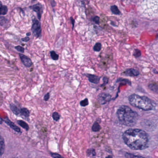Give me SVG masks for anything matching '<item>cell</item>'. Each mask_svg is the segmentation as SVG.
Instances as JSON below:
<instances>
[{
    "instance_id": "1",
    "label": "cell",
    "mask_w": 158,
    "mask_h": 158,
    "mask_svg": "<svg viewBox=\"0 0 158 158\" xmlns=\"http://www.w3.org/2000/svg\"><path fill=\"white\" fill-rule=\"evenodd\" d=\"M124 142L130 148L141 150L148 148V137L147 133L139 129H129L123 135Z\"/></svg>"
},
{
    "instance_id": "2",
    "label": "cell",
    "mask_w": 158,
    "mask_h": 158,
    "mask_svg": "<svg viewBox=\"0 0 158 158\" xmlns=\"http://www.w3.org/2000/svg\"><path fill=\"white\" fill-rule=\"evenodd\" d=\"M117 116L121 124L128 127L135 126L139 119L137 113L127 106L120 107L117 110Z\"/></svg>"
},
{
    "instance_id": "3",
    "label": "cell",
    "mask_w": 158,
    "mask_h": 158,
    "mask_svg": "<svg viewBox=\"0 0 158 158\" xmlns=\"http://www.w3.org/2000/svg\"><path fill=\"white\" fill-rule=\"evenodd\" d=\"M128 100L132 106L143 110H150L155 106L153 102L145 96L133 94L129 96Z\"/></svg>"
},
{
    "instance_id": "4",
    "label": "cell",
    "mask_w": 158,
    "mask_h": 158,
    "mask_svg": "<svg viewBox=\"0 0 158 158\" xmlns=\"http://www.w3.org/2000/svg\"><path fill=\"white\" fill-rule=\"evenodd\" d=\"M32 33L34 36L36 37L37 38L41 37V24L38 20L36 19L33 20V24H32V28H31Z\"/></svg>"
},
{
    "instance_id": "5",
    "label": "cell",
    "mask_w": 158,
    "mask_h": 158,
    "mask_svg": "<svg viewBox=\"0 0 158 158\" xmlns=\"http://www.w3.org/2000/svg\"><path fill=\"white\" fill-rule=\"evenodd\" d=\"M29 8L33 10L36 13L38 19H39V20H40L42 14L43 13V10H44L43 5L41 3H38L35 5L30 6Z\"/></svg>"
},
{
    "instance_id": "6",
    "label": "cell",
    "mask_w": 158,
    "mask_h": 158,
    "mask_svg": "<svg viewBox=\"0 0 158 158\" xmlns=\"http://www.w3.org/2000/svg\"><path fill=\"white\" fill-rule=\"evenodd\" d=\"M111 98L110 94L105 93H101L99 94L98 97V101L99 103L102 105L106 104L110 101Z\"/></svg>"
},
{
    "instance_id": "7",
    "label": "cell",
    "mask_w": 158,
    "mask_h": 158,
    "mask_svg": "<svg viewBox=\"0 0 158 158\" xmlns=\"http://www.w3.org/2000/svg\"><path fill=\"white\" fill-rule=\"evenodd\" d=\"M19 57L21 59V61L27 68H29L33 65V62L29 57L24 55L23 53H20Z\"/></svg>"
},
{
    "instance_id": "8",
    "label": "cell",
    "mask_w": 158,
    "mask_h": 158,
    "mask_svg": "<svg viewBox=\"0 0 158 158\" xmlns=\"http://www.w3.org/2000/svg\"><path fill=\"white\" fill-rule=\"evenodd\" d=\"M3 120H4V123L7 124L13 130H14V131L17 132V133H21V128L19 127L16 125L15 123L11 121L10 119H9V117L7 116L4 119H3Z\"/></svg>"
},
{
    "instance_id": "9",
    "label": "cell",
    "mask_w": 158,
    "mask_h": 158,
    "mask_svg": "<svg viewBox=\"0 0 158 158\" xmlns=\"http://www.w3.org/2000/svg\"><path fill=\"white\" fill-rule=\"evenodd\" d=\"M85 75L87 77L89 81L92 84H98L99 82L100 77L98 76L91 74H85Z\"/></svg>"
},
{
    "instance_id": "10",
    "label": "cell",
    "mask_w": 158,
    "mask_h": 158,
    "mask_svg": "<svg viewBox=\"0 0 158 158\" xmlns=\"http://www.w3.org/2000/svg\"><path fill=\"white\" fill-rule=\"evenodd\" d=\"M10 108L11 111L14 114L18 116L21 115V109H19L15 104L13 103H10Z\"/></svg>"
},
{
    "instance_id": "11",
    "label": "cell",
    "mask_w": 158,
    "mask_h": 158,
    "mask_svg": "<svg viewBox=\"0 0 158 158\" xmlns=\"http://www.w3.org/2000/svg\"><path fill=\"white\" fill-rule=\"evenodd\" d=\"M125 74L131 77H135L139 75V72L138 70L134 69H129L124 72Z\"/></svg>"
},
{
    "instance_id": "12",
    "label": "cell",
    "mask_w": 158,
    "mask_h": 158,
    "mask_svg": "<svg viewBox=\"0 0 158 158\" xmlns=\"http://www.w3.org/2000/svg\"><path fill=\"white\" fill-rule=\"evenodd\" d=\"M5 145L4 139L2 136H1L0 139V156L2 157L5 151Z\"/></svg>"
},
{
    "instance_id": "13",
    "label": "cell",
    "mask_w": 158,
    "mask_h": 158,
    "mask_svg": "<svg viewBox=\"0 0 158 158\" xmlns=\"http://www.w3.org/2000/svg\"><path fill=\"white\" fill-rule=\"evenodd\" d=\"M17 123L21 127H23L25 130H26V131H27L29 130V126L26 122L23 121V120H18L17 121Z\"/></svg>"
},
{
    "instance_id": "14",
    "label": "cell",
    "mask_w": 158,
    "mask_h": 158,
    "mask_svg": "<svg viewBox=\"0 0 158 158\" xmlns=\"http://www.w3.org/2000/svg\"><path fill=\"white\" fill-rule=\"evenodd\" d=\"M21 115L26 118H28L30 116V111L26 108H21Z\"/></svg>"
},
{
    "instance_id": "15",
    "label": "cell",
    "mask_w": 158,
    "mask_h": 158,
    "mask_svg": "<svg viewBox=\"0 0 158 158\" xmlns=\"http://www.w3.org/2000/svg\"><path fill=\"white\" fill-rule=\"evenodd\" d=\"M8 11V7L6 5H3L2 2L0 5V15H5L7 14Z\"/></svg>"
},
{
    "instance_id": "16",
    "label": "cell",
    "mask_w": 158,
    "mask_h": 158,
    "mask_svg": "<svg viewBox=\"0 0 158 158\" xmlns=\"http://www.w3.org/2000/svg\"><path fill=\"white\" fill-rule=\"evenodd\" d=\"M101 129V127L99 124L97 122H95L93 123V125L91 127V130L94 132H98Z\"/></svg>"
},
{
    "instance_id": "17",
    "label": "cell",
    "mask_w": 158,
    "mask_h": 158,
    "mask_svg": "<svg viewBox=\"0 0 158 158\" xmlns=\"http://www.w3.org/2000/svg\"><path fill=\"white\" fill-rule=\"evenodd\" d=\"M86 154L88 157H95L96 155V152L95 149L89 148L87 150Z\"/></svg>"
},
{
    "instance_id": "18",
    "label": "cell",
    "mask_w": 158,
    "mask_h": 158,
    "mask_svg": "<svg viewBox=\"0 0 158 158\" xmlns=\"http://www.w3.org/2000/svg\"><path fill=\"white\" fill-rule=\"evenodd\" d=\"M148 86L151 90L158 94V85L156 84H150Z\"/></svg>"
},
{
    "instance_id": "19",
    "label": "cell",
    "mask_w": 158,
    "mask_h": 158,
    "mask_svg": "<svg viewBox=\"0 0 158 158\" xmlns=\"http://www.w3.org/2000/svg\"><path fill=\"white\" fill-rule=\"evenodd\" d=\"M50 56L53 60H59V55L54 51H51L50 52Z\"/></svg>"
},
{
    "instance_id": "20",
    "label": "cell",
    "mask_w": 158,
    "mask_h": 158,
    "mask_svg": "<svg viewBox=\"0 0 158 158\" xmlns=\"http://www.w3.org/2000/svg\"><path fill=\"white\" fill-rule=\"evenodd\" d=\"M52 119H53L54 121H56V122H58L59 120H60V115L59 113L57 112H54L52 113Z\"/></svg>"
},
{
    "instance_id": "21",
    "label": "cell",
    "mask_w": 158,
    "mask_h": 158,
    "mask_svg": "<svg viewBox=\"0 0 158 158\" xmlns=\"http://www.w3.org/2000/svg\"><path fill=\"white\" fill-rule=\"evenodd\" d=\"M111 10L113 13L115 15H120V12L119 11V9L117 8V6L115 5H113L111 7Z\"/></svg>"
},
{
    "instance_id": "22",
    "label": "cell",
    "mask_w": 158,
    "mask_h": 158,
    "mask_svg": "<svg viewBox=\"0 0 158 158\" xmlns=\"http://www.w3.org/2000/svg\"><path fill=\"white\" fill-rule=\"evenodd\" d=\"M101 48V44L100 43H99V42L96 43V44L94 45V47H93V50H94V51L97 52L100 51Z\"/></svg>"
},
{
    "instance_id": "23",
    "label": "cell",
    "mask_w": 158,
    "mask_h": 158,
    "mask_svg": "<svg viewBox=\"0 0 158 158\" xmlns=\"http://www.w3.org/2000/svg\"><path fill=\"white\" fill-rule=\"evenodd\" d=\"M89 104V102L88 99L87 98H86L85 99L83 100L80 102V106H82V107H85V106H88Z\"/></svg>"
},
{
    "instance_id": "24",
    "label": "cell",
    "mask_w": 158,
    "mask_h": 158,
    "mask_svg": "<svg viewBox=\"0 0 158 158\" xmlns=\"http://www.w3.org/2000/svg\"><path fill=\"white\" fill-rule=\"evenodd\" d=\"M8 22V20L5 17L2 16H1L0 17V23H1V26H3L5 24L7 23Z\"/></svg>"
},
{
    "instance_id": "25",
    "label": "cell",
    "mask_w": 158,
    "mask_h": 158,
    "mask_svg": "<svg viewBox=\"0 0 158 158\" xmlns=\"http://www.w3.org/2000/svg\"><path fill=\"white\" fill-rule=\"evenodd\" d=\"M50 154L51 156L52 157V158H63V157L60 154H59V153H56V152H50Z\"/></svg>"
},
{
    "instance_id": "26",
    "label": "cell",
    "mask_w": 158,
    "mask_h": 158,
    "mask_svg": "<svg viewBox=\"0 0 158 158\" xmlns=\"http://www.w3.org/2000/svg\"><path fill=\"white\" fill-rule=\"evenodd\" d=\"M15 48L19 52H22V53H24L25 52V49L23 47H22L21 46H17L15 47Z\"/></svg>"
},
{
    "instance_id": "27",
    "label": "cell",
    "mask_w": 158,
    "mask_h": 158,
    "mask_svg": "<svg viewBox=\"0 0 158 158\" xmlns=\"http://www.w3.org/2000/svg\"><path fill=\"white\" fill-rule=\"evenodd\" d=\"M140 55H141V52H140V51L138 49L135 50L134 52V55L135 57L138 58V57H139Z\"/></svg>"
},
{
    "instance_id": "28",
    "label": "cell",
    "mask_w": 158,
    "mask_h": 158,
    "mask_svg": "<svg viewBox=\"0 0 158 158\" xmlns=\"http://www.w3.org/2000/svg\"><path fill=\"white\" fill-rule=\"evenodd\" d=\"M93 22L97 24H99L100 23V18L98 16H95L93 19Z\"/></svg>"
},
{
    "instance_id": "29",
    "label": "cell",
    "mask_w": 158,
    "mask_h": 158,
    "mask_svg": "<svg viewBox=\"0 0 158 158\" xmlns=\"http://www.w3.org/2000/svg\"><path fill=\"white\" fill-rule=\"evenodd\" d=\"M50 93L48 92L47 94H45V96L44 97V100L45 101H48L49 100L50 98Z\"/></svg>"
},
{
    "instance_id": "30",
    "label": "cell",
    "mask_w": 158,
    "mask_h": 158,
    "mask_svg": "<svg viewBox=\"0 0 158 158\" xmlns=\"http://www.w3.org/2000/svg\"><path fill=\"white\" fill-rule=\"evenodd\" d=\"M70 21H71V23H72V28H73V30L74 27L75 25V20L73 18V17H70Z\"/></svg>"
},
{
    "instance_id": "31",
    "label": "cell",
    "mask_w": 158,
    "mask_h": 158,
    "mask_svg": "<svg viewBox=\"0 0 158 158\" xmlns=\"http://www.w3.org/2000/svg\"><path fill=\"white\" fill-rule=\"evenodd\" d=\"M103 85H102L101 86L104 85H106V84H107V83H108V78H107V77H103Z\"/></svg>"
},
{
    "instance_id": "32",
    "label": "cell",
    "mask_w": 158,
    "mask_h": 158,
    "mask_svg": "<svg viewBox=\"0 0 158 158\" xmlns=\"http://www.w3.org/2000/svg\"><path fill=\"white\" fill-rule=\"evenodd\" d=\"M30 40V38L28 36L26 37L23 38L22 39V40L23 42H27Z\"/></svg>"
},
{
    "instance_id": "33",
    "label": "cell",
    "mask_w": 158,
    "mask_h": 158,
    "mask_svg": "<svg viewBox=\"0 0 158 158\" xmlns=\"http://www.w3.org/2000/svg\"><path fill=\"white\" fill-rule=\"evenodd\" d=\"M56 2L54 0H51V5L52 7H54L56 6Z\"/></svg>"
},
{
    "instance_id": "34",
    "label": "cell",
    "mask_w": 158,
    "mask_h": 158,
    "mask_svg": "<svg viewBox=\"0 0 158 158\" xmlns=\"http://www.w3.org/2000/svg\"><path fill=\"white\" fill-rule=\"evenodd\" d=\"M4 122V120L2 117H1V124H2V123Z\"/></svg>"
},
{
    "instance_id": "35",
    "label": "cell",
    "mask_w": 158,
    "mask_h": 158,
    "mask_svg": "<svg viewBox=\"0 0 158 158\" xmlns=\"http://www.w3.org/2000/svg\"><path fill=\"white\" fill-rule=\"evenodd\" d=\"M31 33H27L26 34V35L27 36H29L31 35Z\"/></svg>"
}]
</instances>
